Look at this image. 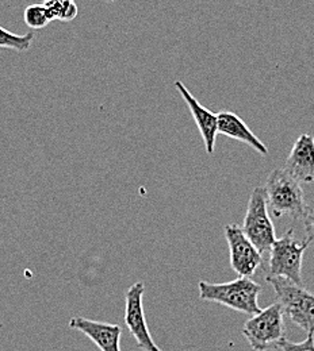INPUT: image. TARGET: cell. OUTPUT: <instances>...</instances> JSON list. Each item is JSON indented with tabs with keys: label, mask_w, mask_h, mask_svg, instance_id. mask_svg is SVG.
Segmentation results:
<instances>
[{
	"label": "cell",
	"mask_w": 314,
	"mask_h": 351,
	"mask_svg": "<svg viewBox=\"0 0 314 351\" xmlns=\"http://www.w3.org/2000/svg\"><path fill=\"white\" fill-rule=\"evenodd\" d=\"M144 292H145V284L142 281L135 282L126 291L124 320L139 349L144 351H163L155 343L146 323L144 306H142Z\"/></svg>",
	"instance_id": "obj_8"
},
{
	"label": "cell",
	"mask_w": 314,
	"mask_h": 351,
	"mask_svg": "<svg viewBox=\"0 0 314 351\" xmlns=\"http://www.w3.org/2000/svg\"><path fill=\"white\" fill-rule=\"evenodd\" d=\"M68 326L72 330L83 332L100 351H121L122 328L118 324L76 316L69 320Z\"/></svg>",
	"instance_id": "obj_9"
},
{
	"label": "cell",
	"mask_w": 314,
	"mask_h": 351,
	"mask_svg": "<svg viewBox=\"0 0 314 351\" xmlns=\"http://www.w3.org/2000/svg\"><path fill=\"white\" fill-rule=\"evenodd\" d=\"M198 289L199 298L205 302L217 303L251 316L262 311L259 307L262 287L252 278L238 277L230 282L223 284L199 281Z\"/></svg>",
	"instance_id": "obj_1"
},
{
	"label": "cell",
	"mask_w": 314,
	"mask_h": 351,
	"mask_svg": "<svg viewBox=\"0 0 314 351\" xmlns=\"http://www.w3.org/2000/svg\"><path fill=\"white\" fill-rule=\"evenodd\" d=\"M25 23L36 30H41L46 27L52 21L44 3L43 4H32L23 12Z\"/></svg>",
	"instance_id": "obj_15"
},
{
	"label": "cell",
	"mask_w": 314,
	"mask_h": 351,
	"mask_svg": "<svg viewBox=\"0 0 314 351\" xmlns=\"http://www.w3.org/2000/svg\"><path fill=\"white\" fill-rule=\"evenodd\" d=\"M313 338H314V334H313Z\"/></svg>",
	"instance_id": "obj_19"
},
{
	"label": "cell",
	"mask_w": 314,
	"mask_h": 351,
	"mask_svg": "<svg viewBox=\"0 0 314 351\" xmlns=\"http://www.w3.org/2000/svg\"><path fill=\"white\" fill-rule=\"evenodd\" d=\"M311 242H300L294 237V228H289L282 238H276L269 250V276L282 277L304 287L302 261Z\"/></svg>",
	"instance_id": "obj_4"
},
{
	"label": "cell",
	"mask_w": 314,
	"mask_h": 351,
	"mask_svg": "<svg viewBox=\"0 0 314 351\" xmlns=\"http://www.w3.org/2000/svg\"><path fill=\"white\" fill-rule=\"evenodd\" d=\"M217 132L224 134L227 138L247 143L260 154H269V147L249 130L245 122L234 112L221 111L217 114Z\"/></svg>",
	"instance_id": "obj_12"
},
{
	"label": "cell",
	"mask_w": 314,
	"mask_h": 351,
	"mask_svg": "<svg viewBox=\"0 0 314 351\" xmlns=\"http://www.w3.org/2000/svg\"><path fill=\"white\" fill-rule=\"evenodd\" d=\"M224 234L229 246L232 269L240 277L251 278L263 266V256L245 237L241 226L234 223L226 224Z\"/></svg>",
	"instance_id": "obj_7"
},
{
	"label": "cell",
	"mask_w": 314,
	"mask_h": 351,
	"mask_svg": "<svg viewBox=\"0 0 314 351\" xmlns=\"http://www.w3.org/2000/svg\"><path fill=\"white\" fill-rule=\"evenodd\" d=\"M241 332L254 351L278 349L279 342L286 334L282 308L278 303H273L259 313L252 315V317L245 322Z\"/></svg>",
	"instance_id": "obj_5"
},
{
	"label": "cell",
	"mask_w": 314,
	"mask_h": 351,
	"mask_svg": "<svg viewBox=\"0 0 314 351\" xmlns=\"http://www.w3.org/2000/svg\"><path fill=\"white\" fill-rule=\"evenodd\" d=\"M107 1H109V3H115L117 0H107Z\"/></svg>",
	"instance_id": "obj_18"
},
{
	"label": "cell",
	"mask_w": 314,
	"mask_h": 351,
	"mask_svg": "<svg viewBox=\"0 0 314 351\" xmlns=\"http://www.w3.org/2000/svg\"><path fill=\"white\" fill-rule=\"evenodd\" d=\"M267 206L273 217H290L302 219L306 213V203L301 182L289 175L283 168L273 169L263 186Z\"/></svg>",
	"instance_id": "obj_2"
},
{
	"label": "cell",
	"mask_w": 314,
	"mask_h": 351,
	"mask_svg": "<svg viewBox=\"0 0 314 351\" xmlns=\"http://www.w3.org/2000/svg\"><path fill=\"white\" fill-rule=\"evenodd\" d=\"M34 40L33 33L15 34L0 26V49H11L16 51H27Z\"/></svg>",
	"instance_id": "obj_14"
},
{
	"label": "cell",
	"mask_w": 314,
	"mask_h": 351,
	"mask_svg": "<svg viewBox=\"0 0 314 351\" xmlns=\"http://www.w3.org/2000/svg\"><path fill=\"white\" fill-rule=\"evenodd\" d=\"M278 349L282 351H314V338L313 335H308V338L302 342H290L289 339L283 338L279 345Z\"/></svg>",
	"instance_id": "obj_16"
},
{
	"label": "cell",
	"mask_w": 314,
	"mask_h": 351,
	"mask_svg": "<svg viewBox=\"0 0 314 351\" xmlns=\"http://www.w3.org/2000/svg\"><path fill=\"white\" fill-rule=\"evenodd\" d=\"M304 221V227H305V231H306V235H308V241L311 243H314V203L306 207V213L302 218Z\"/></svg>",
	"instance_id": "obj_17"
},
{
	"label": "cell",
	"mask_w": 314,
	"mask_h": 351,
	"mask_svg": "<svg viewBox=\"0 0 314 351\" xmlns=\"http://www.w3.org/2000/svg\"><path fill=\"white\" fill-rule=\"evenodd\" d=\"M272 287L278 304L282 308L291 323L305 331L308 335L314 334V295L305 287L297 285L282 277H266Z\"/></svg>",
	"instance_id": "obj_3"
},
{
	"label": "cell",
	"mask_w": 314,
	"mask_h": 351,
	"mask_svg": "<svg viewBox=\"0 0 314 351\" xmlns=\"http://www.w3.org/2000/svg\"><path fill=\"white\" fill-rule=\"evenodd\" d=\"M241 228L245 237L255 245L262 256L269 253L276 235L275 226L269 218V206L263 186H256L252 191Z\"/></svg>",
	"instance_id": "obj_6"
},
{
	"label": "cell",
	"mask_w": 314,
	"mask_h": 351,
	"mask_svg": "<svg viewBox=\"0 0 314 351\" xmlns=\"http://www.w3.org/2000/svg\"><path fill=\"white\" fill-rule=\"evenodd\" d=\"M283 169L298 182H312L314 180V136L302 134L295 141Z\"/></svg>",
	"instance_id": "obj_10"
},
{
	"label": "cell",
	"mask_w": 314,
	"mask_h": 351,
	"mask_svg": "<svg viewBox=\"0 0 314 351\" xmlns=\"http://www.w3.org/2000/svg\"><path fill=\"white\" fill-rule=\"evenodd\" d=\"M175 88L178 89L184 103L190 108V112L195 121V125L201 132V136L205 143V149L209 154L214 153L216 138H217V114L203 107L186 88L181 82H175Z\"/></svg>",
	"instance_id": "obj_11"
},
{
	"label": "cell",
	"mask_w": 314,
	"mask_h": 351,
	"mask_svg": "<svg viewBox=\"0 0 314 351\" xmlns=\"http://www.w3.org/2000/svg\"><path fill=\"white\" fill-rule=\"evenodd\" d=\"M44 5L52 21L69 22L78 16V5L75 0H45Z\"/></svg>",
	"instance_id": "obj_13"
}]
</instances>
